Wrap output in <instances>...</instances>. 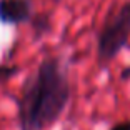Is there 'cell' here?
I'll return each instance as SVG.
<instances>
[{"label": "cell", "instance_id": "cell-1", "mask_svg": "<svg viewBox=\"0 0 130 130\" xmlns=\"http://www.w3.org/2000/svg\"><path fill=\"white\" fill-rule=\"evenodd\" d=\"M67 67L58 57H47L27 77L22 87L19 105L20 130H45L52 127L70 102Z\"/></svg>", "mask_w": 130, "mask_h": 130}, {"label": "cell", "instance_id": "cell-2", "mask_svg": "<svg viewBox=\"0 0 130 130\" xmlns=\"http://www.w3.org/2000/svg\"><path fill=\"white\" fill-rule=\"evenodd\" d=\"M130 38V0L103 22L97 40V55L102 65L112 62Z\"/></svg>", "mask_w": 130, "mask_h": 130}, {"label": "cell", "instance_id": "cell-3", "mask_svg": "<svg viewBox=\"0 0 130 130\" xmlns=\"http://www.w3.org/2000/svg\"><path fill=\"white\" fill-rule=\"evenodd\" d=\"M32 15V0H0V23L4 25H20L30 22Z\"/></svg>", "mask_w": 130, "mask_h": 130}, {"label": "cell", "instance_id": "cell-4", "mask_svg": "<svg viewBox=\"0 0 130 130\" xmlns=\"http://www.w3.org/2000/svg\"><path fill=\"white\" fill-rule=\"evenodd\" d=\"M30 25L34 30L35 38L43 37L45 34H48L52 30V23H50V15L48 13H38V15H32Z\"/></svg>", "mask_w": 130, "mask_h": 130}, {"label": "cell", "instance_id": "cell-5", "mask_svg": "<svg viewBox=\"0 0 130 130\" xmlns=\"http://www.w3.org/2000/svg\"><path fill=\"white\" fill-rule=\"evenodd\" d=\"M19 73V67L15 65H0V84Z\"/></svg>", "mask_w": 130, "mask_h": 130}, {"label": "cell", "instance_id": "cell-6", "mask_svg": "<svg viewBox=\"0 0 130 130\" xmlns=\"http://www.w3.org/2000/svg\"><path fill=\"white\" fill-rule=\"evenodd\" d=\"M110 130H130V122H119V123H115L113 127H112Z\"/></svg>", "mask_w": 130, "mask_h": 130}, {"label": "cell", "instance_id": "cell-7", "mask_svg": "<svg viewBox=\"0 0 130 130\" xmlns=\"http://www.w3.org/2000/svg\"><path fill=\"white\" fill-rule=\"evenodd\" d=\"M128 75H130V67H127V69L122 72V78L125 80V78H128Z\"/></svg>", "mask_w": 130, "mask_h": 130}]
</instances>
